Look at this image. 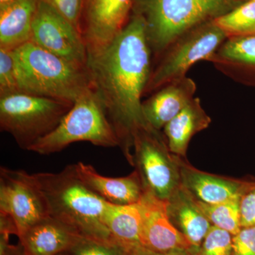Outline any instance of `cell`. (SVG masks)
Segmentation results:
<instances>
[{"instance_id":"28","label":"cell","mask_w":255,"mask_h":255,"mask_svg":"<svg viewBox=\"0 0 255 255\" xmlns=\"http://www.w3.org/2000/svg\"><path fill=\"white\" fill-rule=\"evenodd\" d=\"M232 255H255V225L233 236Z\"/></svg>"},{"instance_id":"2","label":"cell","mask_w":255,"mask_h":255,"mask_svg":"<svg viewBox=\"0 0 255 255\" xmlns=\"http://www.w3.org/2000/svg\"><path fill=\"white\" fill-rule=\"evenodd\" d=\"M34 174L46 198L50 217L82 237L117 243L104 223L109 202L79 180L72 164L58 173Z\"/></svg>"},{"instance_id":"34","label":"cell","mask_w":255,"mask_h":255,"mask_svg":"<svg viewBox=\"0 0 255 255\" xmlns=\"http://www.w3.org/2000/svg\"><path fill=\"white\" fill-rule=\"evenodd\" d=\"M242 1H246V0H242Z\"/></svg>"},{"instance_id":"15","label":"cell","mask_w":255,"mask_h":255,"mask_svg":"<svg viewBox=\"0 0 255 255\" xmlns=\"http://www.w3.org/2000/svg\"><path fill=\"white\" fill-rule=\"evenodd\" d=\"M196 91L195 82L187 77L162 87L142 102V113L146 122L161 130L190 103Z\"/></svg>"},{"instance_id":"33","label":"cell","mask_w":255,"mask_h":255,"mask_svg":"<svg viewBox=\"0 0 255 255\" xmlns=\"http://www.w3.org/2000/svg\"><path fill=\"white\" fill-rule=\"evenodd\" d=\"M60 255H69L68 253H64V254Z\"/></svg>"},{"instance_id":"1","label":"cell","mask_w":255,"mask_h":255,"mask_svg":"<svg viewBox=\"0 0 255 255\" xmlns=\"http://www.w3.org/2000/svg\"><path fill=\"white\" fill-rule=\"evenodd\" d=\"M143 19L132 14L107 46L87 51L90 87L114 128L128 162L132 164L134 137L147 127L141 97L152 69Z\"/></svg>"},{"instance_id":"7","label":"cell","mask_w":255,"mask_h":255,"mask_svg":"<svg viewBox=\"0 0 255 255\" xmlns=\"http://www.w3.org/2000/svg\"><path fill=\"white\" fill-rule=\"evenodd\" d=\"M227 38L214 20L187 31L161 55L160 61L152 69L145 93H154L171 82L185 78L194 64L209 61Z\"/></svg>"},{"instance_id":"30","label":"cell","mask_w":255,"mask_h":255,"mask_svg":"<svg viewBox=\"0 0 255 255\" xmlns=\"http://www.w3.org/2000/svg\"><path fill=\"white\" fill-rule=\"evenodd\" d=\"M128 255H191L190 251H174L170 252H156L142 246L130 247L124 249Z\"/></svg>"},{"instance_id":"17","label":"cell","mask_w":255,"mask_h":255,"mask_svg":"<svg viewBox=\"0 0 255 255\" xmlns=\"http://www.w3.org/2000/svg\"><path fill=\"white\" fill-rule=\"evenodd\" d=\"M80 237L50 216L28 228L18 240L26 255H60L68 253Z\"/></svg>"},{"instance_id":"22","label":"cell","mask_w":255,"mask_h":255,"mask_svg":"<svg viewBox=\"0 0 255 255\" xmlns=\"http://www.w3.org/2000/svg\"><path fill=\"white\" fill-rule=\"evenodd\" d=\"M228 38L255 34V1L246 0L214 19Z\"/></svg>"},{"instance_id":"16","label":"cell","mask_w":255,"mask_h":255,"mask_svg":"<svg viewBox=\"0 0 255 255\" xmlns=\"http://www.w3.org/2000/svg\"><path fill=\"white\" fill-rule=\"evenodd\" d=\"M209 62L235 81L255 87V34L228 38Z\"/></svg>"},{"instance_id":"4","label":"cell","mask_w":255,"mask_h":255,"mask_svg":"<svg viewBox=\"0 0 255 255\" xmlns=\"http://www.w3.org/2000/svg\"><path fill=\"white\" fill-rule=\"evenodd\" d=\"M18 92L74 103L90 87L86 69L32 41L13 50Z\"/></svg>"},{"instance_id":"20","label":"cell","mask_w":255,"mask_h":255,"mask_svg":"<svg viewBox=\"0 0 255 255\" xmlns=\"http://www.w3.org/2000/svg\"><path fill=\"white\" fill-rule=\"evenodd\" d=\"M211 122V119L201 106L200 100L194 97L164 127V135L169 150L174 155L186 157L191 138L207 128Z\"/></svg>"},{"instance_id":"14","label":"cell","mask_w":255,"mask_h":255,"mask_svg":"<svg viewBox=\"0 0 255 255\" xmlns=\"http://www.w3.org/2000/svg\"><path fill=\"white\" fill-rule=\"evenodd\" d=\"M182 185L196 200L218 204L241 199L251 182L214 175L198 170L180 158Z\"/></svg>"},{"instance_id":"19","label":"cell","mask_w":255,"mask_h":255,"mask_svg":"<svg viewBox=\"0 0 255 255\" xmlns=\"http://www.w3.org/2000/svg\"><path fill=\"white\" fill-rule=\"evenodd\" d=\"M38 0H14L0 6V48L14 50L31 41Z\"/></svg>"},{"instance_id":"29","label":"cell","mask_w":255,"mask_h":255,"mask_svg":"<svg viewBox=\"0 0 255 255\" xmlns=\"http://www.w3.org/2000/svg\"><path fill=\"white\" fill-rule=\"evenodd\" d=\"M242 228L255 225V182H251L240 200Z\"/></svg>"},{"instance_id":"18","label":"cell","mask_w":255,"mask_h":255,"mask_svg":"<svg viewBox=\"0 0 255 255\" xmlns=\"http://www.w3.org/2000/svg\"><path fill=\"white\" fill-rule=\"evenodd\" d=\"M167 201L171 221L185 236L194 250L197 249L212 225L199 208L195 198L182 185Z\"/></svg>"},{"instance_id":"26","label":"cell","mask_w":255,"mask_h":255,"mask_svg":"<svg viewBox=\"0 0 255 255\" xmlns=\"http://www.w3.org/2000/svg\"><path fill=\"white\" fill-rule=\"evenodd\" d=\"M18 92L13 50L0 48V97Z\"/></svg>"},{"instance_id":"31","label":"cell","mask_w":255,"mask_h":255,"mask_svg":"<svg viewBox=\"0 0 255 255\" xmlns=\"http://www.w3.org/2000/svg\"><path fill=\"white\" fill-rule=\"evenodd\" d=\"M0 255H26L21 243L16 246L10 244L9 241H0Z\"/></svg>"},{"instance_id":"8","label":"cell","mask_w":255,"mask_h":255,"mask_svg":"<svg viewBox=\"0 0 255 255\" xmlns=\"http://www.w3.org/2000/svg\"><path fill=\"white\" fill-rule=\"evenodd\" d=\"M180 158L169 150L160 130L148 125L134 137L131 165L140 175L146 191L169 200L182 185Z\"/></svg>"},{"instance_id":"21","label":"cell","mask_w":255,"mask_h":255,"mask_svg":"<svg viewBox=\"0 0 255 255\" xmlns=\"http://www.w3.org/2000/svg\"><path fill=\"white\" fill-rule=\"evenodd\" d=\"M103 220L114 241L124 249L141 246L142 217L138 203L130 205L109 203Z\"/></svg>"},{"instance_id":"5","label":"cell","mask_w":255,"mask_h":255,"mask_svg":"<svg viewBox=\"0 0 255 255\" xmlns=\"http://www.w3.org/2000/svg\"><path fill=\"white\" fill-rule=\"evenodd\" d=\"M77 142H90L105 147H119L117 133L91 87L75 100L58 127L28 150L50 155Z\"/></svg>"},{"instance_id":"3","label":"cell","mask_w":255,"mask_h":255,"mask_svg":"<svg viewBox=\"0 0 255 255\" xmlns=\"http://www.w3.org/2000/svg\"><path fill=\"white\" fill-rule=\"evenodd\" d=\"M242 0H132V14L143 19L152 53L157 56L191 29L226 14Z\"/></svg>"},{"instance_id":"9","label":"cell","mask_w":255,"mask_h":255,"mask_svg":"<svg viewBox=\"0 0 255 255\" xmlns=\"http://www.w3.org/2000/svg\"><path fill=\"white\" fill-rule=\"evenodd\" d=\"M0 214L12 220L18 238L31 226L50 217L46 198L34 174L1 167Z\"/></svg>"},{"instance_id":"24","label":"cell","mask_w":255,"mask_h":255,"mask_svg":"<svg viewBox=\"0 0 255 255\" xmlns=\"http://www.w3.org/2000/svg\"><path fill=\"white\" fill-rule=\"evenodd\" d=\"M233 236L231 233L213 226L199 248L193 250L191 255H232Z\"/></svg>"},{"instance_id":"23","label":"cell","mask_w":255,"mask_h":255,"mask_svg":"<svg viewBox=\"0 0 255 255\" xmlns=\"http://www.w3.org/2000/svg\"><path fill=\"white\" fill-rule=\"evenodd\" d=\"M240 200L241 199H237L218 204H207L196 201L213 226L224 230L234 236L242 229Z\"/></svg>"},{"instance_id":"25","label":"cell","mask_w":255,"mask_h":255,"mask_svg":"<svg viewBox=\"0 0 255 255\" xmlns=\"http://www.w3.org/2000/svg\"><path fill=\"white\" fill-rule=\"evenodd\" d=\"M68 253L69 255H128L117 243L95 241L82 236Z\"/></svg>"},{"instance_id":"32","label":"cell","mask_w":255,"mask_h":255,"mask_svg":"<svg viewBox=\"0 0 255 255\" xmlns=\"http://www.w3.org/2000/svg\"><path fill=\"white\" fill-rule=\"evenodd\" d=\"M14 1V0H0V6L7 4V3L11 2V1Z\"/></svg>"},{"instance_id":"6","label":"cell","mask_w":255,"mask_h":255,"mask_svg":"<svg viewBox=\"0 0 255 255\" xmlns=\"http://www.w3.org/2000/svg\"><path fill=\"white\" fill-rule=\"evenodd\" d=\"M73 105L23 92L0 97L1 131L9 133L21 148L28 150L58 127Z\"/></svg>"},{"instance_id":"12","label":"cell","mask_w":255,"mask_h":255,"mask_svg":"<svg viewBox=\"0 0 255 255\" xmlns=\"http://www.w3.org/2000/svg\"><path fill=\"white\" fill-rule=\"evenodd\" d=\"M132 0H85L81 29L87 51L107 46L128 21Z\"/></svg>"},{"instance_id":"13","label":"cell","mask_w":255,"mask_h":255,"mask_svg":"<svg viewBox=\"0 0 255 255\" xmlns=\"http://www.w3.org/2000/svg\"><path fill=\"white\" fill-rule=\"evenodd\" d=\"M75 175L85 186L102 199L116 205L137 204L145 193L136 170L124 177L102 175L93 166L80 162L72 164Z\"/></svg>"},{"instance_id":"10","label":"cell","mask_w":255,"mask_h":255,"mask_svg":"<svg viewBox=\"0 0 255 255\" xmlns=\"http://www.w3.org/2000/svg\"><path fill=\"white\" fill-rule=\"evenodd\" d=\"M31 41L86 69L87 47L81 32L43 0H38L32 24Z\"/></svg>"},{"instance_id":"11","label":"cell","mask_w":255,"mask_h":255,"mask_svg":"<svg viewBox=\"0 0 255 255\" xmlns=\"http://www.w3.org/2000/svg\"><path fill=\"white\" fill-rule=\"evenodd\" d=\"M142 223L140 245L156 252L192 251L191 243L171 221L168 201L145 191L138 202Z\"/></svg>"},{"instance_id":"27","label":"cell","mask_w":255,"mask_h":255,"mask_svg":"<svg viewBox=\"0 0 255 255\" xmlns=\"http://www.w3.org/2000/svg\"><path fill=\"white\" fill-rule=\"evenodd\" d=\"M81 32L85 0H43Z\"/></svg>"}]
</instances>
